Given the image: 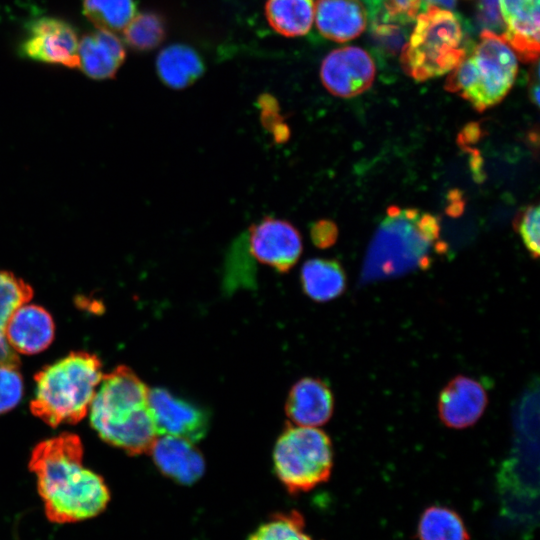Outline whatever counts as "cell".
Listing matches in <instances>:
<instances>
[{"label":"cell","mask_w":540,"mask_h":540,"mask_svg":"<svg viewBox=\"0 0 540 540\" xmlns=\"http://www.w3.org/2000/svg\"><path fill=\"white\" fill-rule=\"evenodd\" d=\"M315 16L321 35L335 42L358 37L367 25V9L361 0H317Z\"/></svg>","instance_id":"obj_18"},{"label":"cell","mask_w":540,"mask_h":540,"mask_svg":"<svg viewBox=\"0 0 540 540\" xmlns=\"http://www.w3.org/2000/svg\"><path fill=\"white\" fill-rule=\"evenodd\" d=\"M149 453L159 471L179 484L191 485L204 474V458L190 440L161 435Z\"/></svg>","instance_id":"obj_14"},{"label":"cell","mask_w":540,"mask_h":540,"mask_svg":"<svg viewBox=\"0 0 540 540\" xmlns=\"http://www.w3.org/2000/svg\"><path fill=\"white\" fill-rule=\"evenodd\" d=\"M310 238L317 248L327 249L336 242L338 238V228L331 220H317L310 226Z\"/></svg>","instance_id":"obj_30"},{"label":"cell","mask_w":540,"mask_h":540,"mask_svg":"<svg viewBox=\"0 0 540 540\" xmlns=\"http://www.w3.org/2000/svg\"><path fill=\"white\" fill-rule=\"evenodd\" d=\"M367 5L370 7V12L373 11V13L376 12L377 10V7L382 3L384 2L385 0H364Z\"/></svg>","instance_id":"obj_35"},{"label":"cell","mask_w":540,"mask_h":540,"mask_svg":"<svg viewBox=\"0 0 540 540\" xmlns=\"http://www.w3.org/2000/svg\"><path fill=\"white\" fill-rule=\"evenodd\" d=\"M540 0H498L503 23L501 34L517 58L537 60L539 54Z\"/></svg>","instance_id":"obj_13"},{"label":"cell","mask_w":540,"mask_h":540,"mask_svg":"<svg viewBox=\"0 0 540 540\" xmlns=\"http://www.w3.org/2000/svg\"><path fill=\"white\" fill-rule=\"evenodd\" d=\"M375 72L374 62L365 50L347 46L331 51L324 58L320 78L332 95L351 98L372 85Z\"/></svg>","instance_id":"obj_10"},{"label":"cell","mask_w":540,"mask_h":540,"mask_svg":"<svg viewBox=\"0 0 540 540\" xmlns=\"http://www.w3.org/2000/svg\"><path fill=\"white\" fill-rule=\"evenodd\" d=\"M517 71V56L501 34L484 29L473 49L450 71L445 89L481 112L504 99Z\"/></svg>","instance_id":"obj_5"},{"label":"cell","mask_w":540,"mask_h":540,"mask_svg":"<svg viewBox=\"0 0 540 540\" xmlns=\"http://www.w3.org/2000/svg\"><path fill=\"white\" fill-rule=\"evenodd\" d=\"M250 256L279 273H287L298 262L303 241L299 230L289 221L265 216L246 232Z\"/></svg>","instance_id":"obj_8"},{"label":"cell","mask_w":540,"mask_h":540,"mask_svg":"<svg viewBox=\"0 0 540 540\" xmlns=\"http://www.w3.org/2000/svg\"><path fill=\"white\" fill-rule=\"evenodd\" d=\"M273 138V141L277 144L285 143L290 138V128L285 121H282L276 124L270 132Z\"/></svg>","instance_id":"obj_33"},{"label":"cell","mask_w":540,"mask_h":540,"mask_svg":"<svg viewBox=\"0 0 540 540\" xmlns=\"http://www.w3.org/2000/svg\"><path fill=\"white\" fill-rule=\"evenodd\" d=\"M478 16L485 26L484 29L495 33H497V30H502L503 32L498 0H479Z\"/></svg>","instance_id":"obj_32"},{"label":"cell","mask_w":540,"mask_h":540,"mask_svg":"<svg viewBox=\"0 0 540 540\" xmlns=\"http://www.w3.org/2000/svg\"><path fill=\"white\" fill-rule=\"evenodd\" d=\"M334 410L329 386L319 378L305 377L291 388L285 411L294 425L318 427L327 423Z\"/></svg>","instance_id":"obj_15"},{"label":"cell","mask_w":540,"mask_h":540,"mask_svg":"<svg viewBox=\"0 0 540 540\" xmlns=\"http://www.w3.org/2000/svg\"><path fill=\"white\" fill-rule=\"evenodd\" d=\"M149 410L158 435L184 438L192 442L204 437L209 419L206 412L163 388L149 391Z\"/></svg>","instance_id":"obj_11"},{"label":"cell","mask_w":540,"mask_h":540,"mask_svg":"<svg viewBox=\"0 0 540 540\" xmlns=\"http://www.w3.org/2000/svg\"><path fill=\"white\" fill-rule=\"evenodd\" d=\"M247 540H314L306 532L305 519L301 512L290 510L269 515Z\"/></svg>","instance_id":"obj_26"},{"label":"cell","mask_w":540,"mask_h":540,"mask_svg":"<svg viewBox=\"0 0 540 540\" xmlns=\"http://www.w3.org/2000/svg\"><path fill=\"white\" fill-rule=\"evenodd\" d=\"M125 58L124 44L113 31L97 29L79 41L78 67L92 79L113 78Z\"/></svg>","instance_id":"obj_17"},{"label":"cell","mask_w":540,"mask_h":540,"mask_svg":"<svg viewBox=\"0 0 540 540\" xmlns=\"http://www.w3.org/2000/svg\"><path fill=\"white\" fill-rule=\"evenodd\" d=\"M439 234L436 216L415 208L389 207L367 250L364 279L397 276L427 267L432 249L439 248Z\"/></svg>","instance_id":"obj_3"},{"label":"cell","mask_w":540,"mask_h":540,"mask_svg":"<svg viewBox=\"0 0 540 540\" xmlns=\"http://www.w3.org/2000/svg\"><path fill=\"white\" fill-rule=\"evenodd\" d=\"M54 331V321L49 312L41 306L26 303L8 320L5 336L15 352L36 354L51 344Z\"/></svg>","instance_id":"obj_16"},{"label":"cell","mask_w":540,"mask_h":540,"mask_svg":"<svg viewBox=\"0 0 540 540\" xmlns=\"http://www.w3.org/2000/svg\"><path fill=\"white\" fill-rule=\"evenodd\" d=\"M346 274L334 259L313 258L304 262L300 272L305 294L316 302L339 297L346 289Z\"/></svg>","instance_id":"obj_20"},{"label":"cell","mask_w":540,"mask_h":540,"mask_svg":"<svg viewBox=\"0 0 540 540\" xmlns=\"http://www.w3.org/2000/svg\"><path fill=\"white\" fill-rule=\"evenodd\" d=\"M29 470L49 521L75 523L101 514L110 502L104 479L83 465V445L72 433L44 440L33 449Z\"/></svg>","instance_id":"obj_1"},{"label":"cell","mask_w":540,"mask_h":540,"mask_svg":"<svg viewBox=\"0 0 540 540\" xmlns=\"http://www.w3.org/2000/svg\"><path fill=\"white\" fill-rule=\"evenodd\" d=\"M424 8V0H385L380 11L382 17L378 21L395 24L409 23Z\"/></svg>","instance_id":"obj_29"},{"label":"cell","mask_w":540,"mask_h":540,"mask_svg":"<svg viewBox=\"0 0 540 540\" xmlns=\"http://www.w3.org/2000/svg\"><path fill=\"white\" fill-rule=\"evenodd\" d=\"M419 540H469L462 518L445 506H430L418 524Z\"/></svg>","instance_id":"obj_23"},{"label":"cell","mask_w":540,"mask_h":540,"mask_svg":"<svg viewBox=\"0 0 540 540\" xmlns=\"http://www.w3.org/2000/svg\"><path fill=\"white\" fill-rule=\"evenodd\" d=\"M22 394L23 380L18 367L0 364V414L13 409Z\"/></svg>","instance_id":"obj_27"},{"label":"cell","mask_w":540,"mask_h":540,"mask_svg":"<svg viewBox=\"0 0 540 540\" xmlns=\"http://www.w3.org/2000/svg\"><path fill=\"white\" fill-rule=\"evenodd\" d=\"M125 43L135 51L146 52L158 47L167 34L165 18L155 11L135 14L123 29Z\"/></svg>","instance_id":"obj_24"},{"label":"cell","mask_w":540,"mask_h":540,"mask_svg":"<svg viewBox=\"0 0 540 540\" xmlns=\"http://www.w3.org/2000/svg\"><path fill=\"white\" fill-rule=\"evenodd\" d=\"M257 106L260 111L261 124L268 132L276 124L285 120L280 113L279 103L273 95L269 93L261 94L257 99Z\"/></svg>","instance_id":"obj_31"},{"label":"cell","mask_w":540,"mask_h":540,"mask_svg":"<svg viewBox=\"0 0 540 540\" xmlns=\"http://www.w3.org/2000/svg\"><path fill=\"white\" fill-rule=\"evenodd\" d=\"M160 80L169 88L184 89L195 83L204 73L200 55L184 44H173L163 49L156 60Z\"/></svg>","instance_id":"obj_19"},{"label":"cell","mask_w":540,"mask_h":540,"mask_svg":"<svg viewBox=\"0 0 540 540\" xmlns=\"http://www.w3.org/2000/svg\"><path fill=\"white\" fill-rule=\"evenodd\" d=\"M457 0H424L425 8L427 6H437L444 9H452L455 7Z\"/></svg>","instance_id":"obj_34"},{"label":"cell","mask_w":540,"mask_h":540,"mask_svg":"<svg viewBox=\"0 0 540 540\" xmlns=\"http://www.w3.org/2000/svg\"><path fill=\"white\" fill-rule=\"evenodd\" d=\"M78 44L77 33L68 22L41 17L29 23L20 52L34 61L75 68L79 65Z\"/></svg>","instance_id":"obj_9"},{"label":"cell","mask_w":540,"mask_h":540,"mask_svg":"<svg viewBox=\"0 0 540 540\" xmlns=\"http://www.w3.org/2000/svg\"><path fill=\"white\" fill-rule=\"evenodd\" d=\"M538 205H529L516 217L515 229L520 234L523 243L530 254L539 256L540 214Z\"/></svg>","instance_id":"obj_28"},{"label":"cell","mask_w":540,"mask_h":540,"mask_svg":"<svg viewBox=\"0 0 540 540\" xmlns=\"http://www.w3.org/2000/svg\"><path fill=\"white\" fill-rule=\"evenodd\" d=\"M83 13L97 29L118 31L136 14L134 0H83Z\"/></svg>","instance_id":"obj_25"},{"label":"cell","mask_w":540,"mask_h":540,"mask_svg":"<svg viewBox=\"0 0 540 540\" xmlns=\"http://www.w3.org/2000/svg\"><path fill=\"white\" fill-rule=\"evenodd\" d=\"M149 391L121 365L103 375L90 405V422L102 440L130 455L149 453L159 436L149 410Z\"/></svg>","instance_id":"obj_2"},{"label":"cell","mask_w":540,"mask_h":540,"mask_svg":"<svg viewBox=\"0 0 540 540\" xmlns=\"http://www.w3.org/2000/svg\"><path fill=\"white\" fill-rule=\"evenodd\" d=\"M415 20L400 54L404 72L416 81L450 72L467 52L459 18L451 10L430 5Z\"/></svg>","instance_id":"obj_6"},{"label":"cell","mask_w":540,"mask_h":540,"mask_svg":"<svg viewBox=\"0 0 540 540\" xmlns=\"http://www.w3.org/2000/svg\"><path fill=\"white\" fill-rule=\"evenodd\" d=\"M273 466L278 480L290 494L307 492L331 475V440L317 427L287 425L276 441Z\"/></svg>","instance_id":"obj_7"},{"label":"cell","mask_w":540,"mask_h":540,"mask_svg":"<svg viewBox=\"0 0 540 540\" xmlns=\"http://www.w3.org/2000/svg\"><path fill=\"white\" fill-rule=\"evenodd\" d=\"M488 404L483 384L469 376L452 378L438 397V415L441 422L452 429H465L474 425Z\"/></svg>","instance_id":"obj_12"},{"label":"cell","mask_w":540,"mask_h":540,"mask_svg":"<svg viewBox=\"0 0 540 540\" xmlns=\"http://www.w3.org/2000/svg\"><path fill=\"white\" fill-rule=\"evenodd\" d=\"M103 375L96 355L70 353L35 375L31 412L51 427L79 422L88 413Z\"/></svg>","instance_id":"obj_4"},{"label":"cell","mask_w":540,"mask_h":540,"mask_svg":"<svg viewBox=\"0 0 540 540\" xmlns=\"http://www.w3.org/2000/svg\"><path fill=\"white\" fill-rule=\"evenodd\" d=\"M32 296L29 284L13 273L0 271V364L19 367V358L7 342L5 328L12 314Z\"/></svg>","instance_id":"obj_22"},{"label":"cell","mask_w":540,"mask_h":540,"mask_svg":"<svg viewBox=\"0 0 540 540\" xmlns=\"http://www.w3.org/2000/svg\"><path fill=\"white\" fill-rule=\"evenodd\" d=\"M265 16L278 34L292 38L310 30L315 14L313 0H267Z\"/></svg>","instance_id":"obj_21"}]
</instances>
